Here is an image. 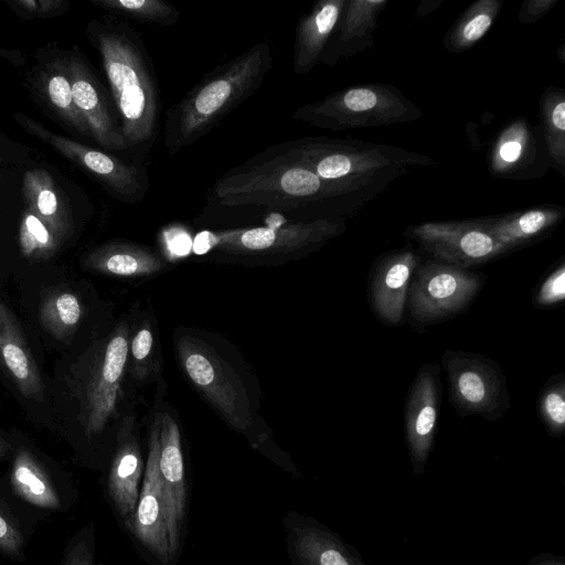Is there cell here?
I'll return each instance as SVG.
<instances>
[{"label": "cell", "instance_id": "6da1fadb", "mask_svg": "<svg viewBox=\"0 0 565 565\" xmlns=\"http://www.w3.org/2000/svg\"><path fill=\"white\" fill-rule=\"evenodd\" d=\"M364 204L286 157L275 143L217 178L202 215L212 223L255 221L269 213L294 221L344 222Z\"/></svg>", "mask_w": 565, "mask_h": 565}, {"label": "cell", "instance_id": "7a4b0ae2", "mask_svg": "<svg viewBox=\"0 0 565 565\" xmlns=\"http://www.w3.org/2000/svg\"><path fill=\"white\" fill-rule=\"evenodd\" d=\"M172 342L179 369L198 394L253 447L264 445L269 434L259 415L260 386L239 352L202 329L177 327Z\"/></svg>", "mask_w": 565, "mask_h": 565}, {"label": "cell", "instance_id": "3957f363", "mask_svg": "<svg viewBox=\"0 0 565 565\" xmlns=\"http://www.w3.org/2000/svg\"><path fill=\"white\" fill-rule=\"evenodd\" d=\"M90 36L102 57L128 150L146 154L156 141L160 95L152 61L125 23L95 21Z\"/></svg>", "mask_w": 565, "mask_h": 565}, {"label": "cell", "instance_id": "277c9868", "mask_svg": "<svg viewBox=\"0 0 565 565\" xmlns=\"http://www.w3.org/2000/svg\"><path fill=\"white\" fill-rule=\"evenodd\" d=\"M270 43L260 41L206 73L166 113L163 146L169 156L195 143L250 97L270 72Z\"/></svg>", "mask_w": 565, "mask_h": 565}, {"label": "cell", "instance_id": "5b68a950", "mask_svg": "<svg viewBox=\"0 0 565 565\" xmlns=\"http://www.w3.org/2000/svg\"><path fill=\"white\" fill-rule=\"evenodd\" d=\"M276 145L292 161L365 203L409 170L434 164L418 152L363 140L303 137Z\"/></svg>", "mask_w": 565, "mask_h": 565}, {"label": "cell", "instance_id": "8992f818", "mask_svg": "<svg viewBox=\"0 0 565 565\" xmlns=\"http://www.w3.org/2000/svg\"><path fill=\"white\" fill-rule=\"evenodd\" d=\"M129 312L84 353L75 380L78 422L88 438L110 430L116 438L124 415L136 407L135 384L128 371Z\"/></svg>", "mask_w": 565, "mask_h": 565}, {"label": "cell", "instance_id": "52a82bcc", "mask_svg": "<svg viewBox=\"0 0 565 565\" xmlns=\"http://www.w3.org/2000/svg\"><path fill=\"white\" fill-rule=\"evenodd\" d=\"M262 224L207 232V250L246 265H279L321 248L345 232L344 222L294 221L279 214L262 216Z\"/></svg>", "mask_w": 565, "mask_h": 565}, {"label": "cell", "instance_id": "ba28073f", "mask_svg": "<svg viewBox=\"0 0 565 565\" xmlns=\"http://www.w3.org/2000/svg\"><path fill=\"white\" fill-rule=\"evenodd\" d=\"M422 116L397 87L377 83L343 88L291 114L296 121L332 131L405 124Z\"/></svg>", "mask_w": 565, "mask_h": 565}, {"label": "cell", "instance_id": "9c48e42d", "mask_svg": "<svg viewBox=\"0 0 565 565\" xmlns=\"http://www.w3.org/2000/svg\"><path fill=\"white\" fill-rule=\"evenodd\" d=\"M441 365L447 374L449 401L459 415L495 422L510 408L505 374L495 361L481 354L446 350Z\"/></svg>", "mask_w": 565, "mask_h": 565}, {"label": "cell", "instance_id": "30bf717a", "mask_svg": "<svg viewBox=\"0 0 565 565\" xmlns=\"http://www.w3.org/2000/svg\"><path fill=\"white\" fill-rule=\"evenodd\" d=\"M484 278L468 268L428 259L412 277L406 301L409 316L419 324L454 318L475 300Z\"/></svg>", "mask_w": 565, "mask_h": 565}, {"label": "cell", "instance_id": "8fae6325", "mask_svg": "<svg viewBox=\"0 0 565 565\" xmlns=\"http://www.w3.org/2000/svg\"><path fill=\"white\" fill-rule=\"evenodd\" d=\"M14 118L25 131L97 179L115 199L126 204H137L147 196L149 177L143 164L127 163L104 151L55 134L26 115L17 113Z\"/></svg>", "mask_w": 565, "mask_h": 565}, {"label": "cell", "instance_id": "7c38bea8", "mask_svg": "<svg viewBox=\"0 0 565 565\" xmlns=\"http://www.w3.org/2000/svg\"><path fill=\"white\" fill-rule=\"evenodd\" d=\"M158 384L159 394L149 417L143 481L135 512L125 523L150 555L162 565H169L172 562L159 471L163 379Z\"/></svg>", "mask_w": 565, "mask_h": 565}, {"label": "cell", "instance_id": "4fadbf2b", "mask_svg": "<svg viewBox=\"0 0 565 565\" xmlns=\"http://www.w3.org/2000/svg\"><path fill=\"white\" fill-rule=\"evenodd\" d=\"M404 235L434 259L468 269L508 254L476 218L424 222L407 227Z\"/></svg>", "mask_w": 565, "mask_h": 565}, {"label": "cell", "instance_id": "5bb4252c", "mask_svg": "<svg viewBox=\"0 0 565 565\" xmlns=\"http://www.w3.org/2000/svg\"><path fill=\"white\" fill-rule=\"evenodd\" d=\"M487 164L495 178L527 180L543 177L550 163L540 129L524 117L508 122L491 141Z\"/></svg>", "mask_w": 565, "mask_h": 565}, {"label": "cell", "instance_id": "9a60e30c", "mask_svg": "<svg viewBox=\"0 0 565 565\" xmlns=\"http://www.w3.org/2000/svg\"><path fill=\"white\" fill-rule=\"evenodd\" d=\"M159 471L173 562L181 546L188 491L181 428L174 413L166 403L161 415Z\"/></svg>", "mask_w": 565, "mask_h": 565}, {"label": "cell", "instance_id": "2e32d148", "mask_svg": "<svg viewBox=\"0 0 565 565\" xmlns=\"http://www.w3.org/2000/svg\"><path fill=\"white\" fill-rule=\"evenodd\" d=\"M419 264V256L411 248L388 252L374 263L369 281V301L381 322L393 327L402 323L409 284Z\"/></svg>", "mask_w": 565, "mask_h": 565}, {"label": "cell", "instance_id": "e0dca14e", "mask_svg": "<svg viewBox=\"0 0 565 565\" xmlns=\"http://www.w3.org/2000/svg\"><path fill=\"white\" fill-rule=\"evenodd\" d=\"M145 461L136 407L121 418L108 475V491L118 514L126 522L135 512Z\"/></svg>", "mask_w": 565, "mask_h": 565}, {"label": "cell", "instance_id": "ac0fdd59", "mask_svg": "<svg viewBox=\"0 0 565 565\" xmlns=\"http://www.w3.org/2000/svg\"><path fill=\"white\" fill-rule=\"evenodd\" d=\"M439 373L438 364H424L405 401V436L415 462L425 461L435 437L443 392Z\"/></svg>", "mask_w": 565, "mask_h": 565}, {"label": "cell", "instance_id": "d6986e66", "mask_svg": "<svg viewBox=\"0 0 565 565\" xmlns=\"http://www.w3.org/2000/svg\"><path fill=\"white\" fill-rule=\"evenodd\" d=\"M73 102L89 137L107 150H128L119 126L116 125L102 87L84 60L75 54L66 63Z\"/></svg>", "mask_w": 565, "mask_h": 565}, {"label": "cell", "instance_id": "ffe728a7", "mask_svg": "<svg viewBox=\"0 0 565 565\" xmlns=\"http://www.w3.org/2000/svg\"><path fill=\"white\" fill-rule=\"evenodd\" d=\"M388 0H345L320 63L334 66L374 44L380 14Z\"/></svg>", "mask_w": 565, "mask_h": 565}, {"label": "cell", "instance_id": "44dd1931", "mask_svg": "<svg viewBox=\"0 0 565 565\" xmlns=\"http://www.w3.org/2000/svg\"><path fill=\"white\" fill-rule=\"evenodd\" d=\"M90 271L126 278L147 279L170 267L164 255L156 248L130 241H110L102 244L83 258Z\"/></svg>", "mask_w": 565, "mask_h": 565}, {"label": "cell", "instance_id": "7402d4cb", "mask_svg": "<svg viewBox=\"0 0 565 565\" xmlns=\"http://www.w3.org/2000/svg\"><path fill=\"white\" fill-rule=\"evenodd\" d=\"M565 209L558 205H539L505 214L478 217L507 253L531 245L545 237L564 218Z\"/></svg>", "mask_w": 565, "mask_h": 565}, {"label": "cell", "instance_id": "603a6c76", "mask_svg": "<svg viewBox=\"0 0 565 565\" xmlns=\"http://www.w3.org/2000/svg\"><path fill=\"white\" fill-rule=\"evenodd\" d=\"M128 371L136 387L162 379L163 358L156 316L150 306L135 303L130 311Z\"/></svg>", "mask_w": 565, "mask_h": 565}, {"label": "cell", "instance_id": "cb8c5ba5", "mask_svg": "<svg viewBox=\"0 0 565 565\" xmlns=\"http://www.w3.org/2000/svg\"><path fill=\"white\" fill-rule=\"evenodd\" d=\"M0 364L22 396L41 402L44 384L14 316L0 302Z\"/></svg>", "mask_w": 565, "mask_h": 565}, {"label": "cell", "instance_id": "d4e9b609", "mask_svg": "<svg viewBox=\"0 0 565 565\" xmlns=\"http://www.w3.org/2000/svg\"><path fill=\"white\" fill-rule=\"evenodd\" d=\"M345 0H320L301 15L295 32L292 66L296 75L312 71L337 25Z\"/></svg>", "mask_w": 565, "mask_h": 565}, {"label": "cell", "instance_id": "484cf974", "mask_svg": "<svg viewBox=\"0 0 565 565\" xmlns=\"http://www.w3.org/2000/svg\"><path fill=\"white\" fill-rule=\"evenodd\" d=\"M26 209L35 214L62 242L71 232V217L57 188L43 169H32L23 178Z\"/></svg>", "mask_w": 565, "mask_h": 565}, {"label": "cell", "instance_id": "4316f807", "mask_svg": "<svg viewBox=\"0 0 565 565\" xmlns=\"http://www.w3.org/2000/svg\"><path fill=\"white\" fill-rule=\"evenodd\" d=\"M13 491L26 502L43 509H57L60 498L49 476L26 448H19L11 470Z\"/></svg>", "mask_w": 565, "mask_h": 565}, {"label": "cell", "instance_id": "83f0119b", "mask_svg": "<svg viewBox=\"0 0 565 565\" xmlns=\"http://www.w3.org/2000/svg\"><path fill=\"white\" fill-rule=\"evenodd\" d=\"M540 131L550 167L565 177V90L557 86L544 89L539 102Z\"/></svg>", "mask_w": 565, "mask_h": 565}, {"label": "cell", "instance_id": "f1b7e54d", "mask_svg": "<svg viewBox=\"0 0 565 565\" xmlns=\"http://www.w3.org/2000/svg\"><path fill=\"white\" fill-rule=\"evenodd\" d=\"M500 0H478L456 20L443 39L450 53H462L475 46L490 30L502 9Z\"/></svg>", "mask_w": 565, "mask_h": 565}, {"label": "cell", "instance_id": "f546056e", "mask_svg": "<svg viewBox=\"0 0 565 565\" xmlns=\"http://www.w3.org/2000/svg\"><path fill=\"white\" fill-rule=\"evenodd\" d=\"M84 316L81 298L68 289L49 292L40 303L41 326L53 338L65 341L76 332Z\"/></svg>", "mask_w": 565, "mask_h": 565}, {"label": "cell", "instance_id": "4dcf8cb0", "mask_svg": "<svg viewBox=\"0 0 565 565\" xmlns=\"http://www.w3.org/2000/svg\"><path fill=\"white\" fill-rule=\"evenodd\" d=\"M90 2L100 9L141 23L172 26L180 18L179 10L164 0H90Z\"/></svg>", "mask_w": 565, "mask_h": 565}, {"label": "cell", "instance_id": "1f68e13d", "mask_svg": "<svg viewBox=\"0 0 565 565\" xmlns=\"http://www.w3.org/2000/svg\"><path fill=\"white\" fill-rule=\"evenodd\" d=\"M43 83L46 98L58 116L79 134L89 136L87 127L73 102L72 85L66 65H54L44 75Z\"/></svg>", "mask_w": 565, "mask_h": 565}, {"label": "cell", "instance_id": "d6a6232c", "mask_svg": "<svg viewBox=\"0 0 565 565\" xmlns=\"http://www.w3.org/2000/svg\"><path fill=\"white\" fill-rule=\"evenodd\" d=\"M57 236L29 209L23 213L19 230L22 255L32 260H44L54 255L61 245Z\"/></svg>", "mask_w": 565, "mask_h": 565}, {"label": "cell", "instance_id": "836d02e7", "mask_svg": "<svg viewBox=\"0 0 565 565\" xmlns=\"http://www.w3.org/2000/svg\"><path fill=\"white\" fill-rule=\"evenodd\" d=\"M537 414L545 428L559 436L565 428V376L553 375L537 397Z\"/></svg>", "mask_w": 565, "mask_h": 565}, {"label": "cell", "instance_id": "e575fe53", "mask_svg": "<svg viewBox=\"0 0 565 565\" xmlns=\"http://www.w3.org/2000/svg\"><path fill=\"white\" fill-rule=\"evenodd\" d=\"M565 299V260L544 278L533 297L536 308H550L562 303Z\"/></svg>", "mask_w": 565, "mask_h": 565}, {"label": "cell", "instance_id": "d590c367", "mask_svg": "<svg viewBox=\"0 0 565 565\" xmlns=\"http://www.w3.org/2000/svg\"><path fill=\"white\" fill-rule=\"evenodd\" d=\"M8 3L25 19L57 17L70 7V2L65 0H11Z\"/></svg>", "mask_w": 565, "mask_h": 565}, {"label": "cell", "instance_id": "8d00e7d4", "mask_svg": "<svg viewBox=\"0 0 565 565\" xmlns=\"http://www.w3.org/2000/svg\"><path fill=\"white\" fill-rule=\"evenodd\" d=\"M23 537L14 522L0 511V551L12 556H19Z\"/></svg>", "mask_w": 565, "mask_h": 565}, {"label": "cell", "instance_id": "74e56055", "mask_svg": "<svg viewBox=\"0 0 565 565\" xmlns=\"http://www.w3.org/2000/svg\"><path fill=\"white\" fill-rule=\"evenodd\" d=\"M63 565H96L92 539H77L68 548Z\"/></svg>", "mask_w": 565, "mask_h": 565}, {"label": "cell", "instance_id": "f35d334b", "mask_svg": "<svg viewBox=\"0 0 565 565\" xmlns=\"http://www.w3.org/2000/svg\"><path fill=\"white\" fill-rule=\"evenodd\" d=\"M558 0H525L520 7L518 20L521 23H533L546 15Z\"/></svg>", "mask_w": 565, "mask_h": 565}, {"label": "cell", "instance_id": "ab89813d", "mask_svg": "<svg viewBox=\"0 0 565 565\" xmlns=\"http://www.w3.org/2000/svg\"><path fill=\"white\" fill-rule=\"evenodd\" d=\"M441 4V1L433 0V1H422L416 10V14L418 17H425L435 9H437Z\"/></svg>", "mask_w": 565, "mask_h": 565}, {"label": "cell", "instance_id": "60d3db41", "mask_svg": "<svg viewBox=\"0 0 565 565\" xmlns=\"http://www.w3.org/2000/svg\"><path fill=\"white\" fill-rule=\"evenodd\" d=\"M10 448V444L0 435V458L6 456Z\"/></svg>", "mask_w": 565, "mask_h": 565}, {"label": "cell", "instance_id": "b9f144b4", "mask_svg": "<svg viewBox=\"0 0 565 565\" xmlns=\"http://www.w3.org/2000/svg\"><path fill=\"white\" fill-rule=\"evenodd\" d=\"M564 50H565V45H564V44H562V45H561V47H559V49H558V51H557V52H558V55L561 56V57H559V60H561V62H562V63H564V60H565V58L563 57V55H564Z\"/></svg>", "mask_w": 565, "mask_h": 565}, {"label": "cell", "instance_id": "7bdbcfd3", "mask_svg": "<svg viewBox=\"0 0 565 565\" xmlns=\"http://www.w3.org/2000/svg\"><path fill=\"white\" fill-rule=\"evenodd\" d=\"M0 54H1L2 56H6V57H8V58H9V57L11 58V55L9 54V52H8V51H2V50H0Z\"/></svg>", "mask_w": 565, "mask_h": 565}]
</instances>
